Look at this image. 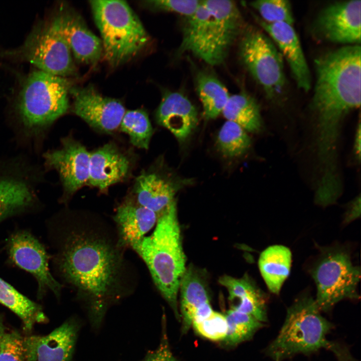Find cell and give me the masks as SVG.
I'll return each instance as SVG.
<instances>
[{"label":"cell","mask_w":361,"mask_h":361,"mask_svg":"<svg viewBox=\"0 0 361 361\" xmlns=\"http://www.w3.org/2000/svg\"><path fill=\"white\" fill-rule=\"evenodd\" d=\"M360 49L359 45H346L315 60L311 109L314 133L321 141L337 140L345 117L360 107Z\"/></svg>","instance_id":"7a4b0ae2"},{"label":"cell","mask_w":361,"mask_h":361,"mask_svg":"<svg viewBox=\"0 0 361 361\" xmlns=\"http://www.w3.org/2000/svg\"><path fill=\"white\" fill-rule=\"evenodd\" d=\"M129 168L128 158L112 143H108L90 153L88 182L104 190L122 180Z\"/></svg>","instance_id":"ffe728a7"},{"label":"cell","mask_w":361,"mask_h":361,"mask_svg":"<svg viewBox=\"0 0 361 361\" xmlns=\"http://www.w3.org/2000/svg\"><path fill=\"white\" fill-rule=\"evenodd\" d=\"M192 326L200 335L212 341H223L227 334L225 315L214 311L208 318Z\"/></svg>","instance_id":"836d02e7"},{"label":"cell","mask_w":361,"mask_h":361,"mask_svg":"<svg viewBox=\"0 0 361 361\" xmlns=\"http://www.w3.org/2000/svg\"><path fill=\"white\" fill-rule=\"evenodd\" d=\"M210 11L204 40L196 57L212 66L220 65L227 58L237 38L244 32L241 13L231 1L207 0Z\"/></svg>","instance_id":"30bf717a"},{"label":"cell","mask_w":361,"mask_h":361,"mask_svg":"<svg viewBox=\"0 0 361 361\" xmlns=\"http://www.w3.org/2000/svg\"><path fill=\"white\" fill-rule=\"evenodd\" d=\"M79 328L70 318L46 335L26 336L29 361H71Z\"/></svg>","instance_id":"2e32d148"},{"label":"cell","mask_w":361,"mask_h":361,"mask_svg":"<svg viewBox=\"0 0 361 361\" xmlns=\"http://www.w3.org/2000/svg\"><path fill=\"white\" fill-rule=\"evenodd\" d=\"M196 84L205 118H216L222 113L230 97L227 88L217 77L202 71L196 75Z\"/></svg>","instance_id":"83f0119b"},{"label":"cell","mask_w":361,"mask_h":361,"mask_svg":"<svg viewBox=\"0 0 361 361\" xmlns=\"http://www.w3.org/2000/svg\"><path fill=\"white\" fill-rule=\"evenodd\" d=\"M0 303L15 313L24 328L31 332L34 325L48 320L42 306L22 294L0 277Z\"/></svg>","instance_id":"484cf974"},{"label":"cell","mask_w":361,"mask_h":361,"mask_svg":"<svg viewBox=\"0 0 361 361\" xmlns=\"http://www.w3.org/2000/svg\"><path fill=\"white\" fill-rule=\"evenodd\" d=\"M201 2L199 0H152L144 1L143 5L151 10L174 13L186 18L195 13Z\"/></svg>","instance_id":"e575fe53"},{"label":"cell","mask_w":361,"mask_h":361,"mask_svg":"<svg viewBox=\"0 0 361 361\" xmlns=\"http://www.w3.org/2000/svg\"><path fill=\"white\" fill-rule=\"evenodd\" d=\"M90 5L101 36L103 54L110 65L124 63L146 45L148 35L125 1H91Z\"/></svg>","instance_id":"8992f818"},{"label":"cell","mask_w":361,"mask_h":361,"mask_svg":"<svg viewBox=\"0 0 361 361\" xmlns=\"http://www.w3.org/2000/svg\"><path fill=\"white\" fill-rule=\"evenodd\" d=\"M131 248L144 261L157 289L179 319L177 300L186 261L175 201L159 217L152 234Z\"/></svg>","instance_id":"3957f363"},{"label":"cell","mask_w":361,"mask_h":361,"mask_svg":"<svg viewBox=\"0 0 361 361\" xmlns=\"http://www.w3.org/2000/svg\"><path fill=\"white\" fill-rule=\"evenodd\" d=\"M8 261L31 274L38 284L37 296L42 298L48 291L59 297L62 288L52 275L49 267L50 256L45 246L26 230L13 232L6 241Z\"/></svg>","instance_id":"8fae6325"},{"label":"cell","mask_w":361,"mask_h":361,"mask_svg":"<svg viewBox=\"0 0 361 361\" xmlns=\"http://www.w3.org/2000/svg\"><path fill=\"white\" fill-rule=\"evenodd\" d=\"M179 290L182 331L186 333L192 325L193 317L196 310L203 304L210 301L205 280L201 273L193 267L186 269Z\"/></svg>","instance_id":"cb8c5ba5"},{"label":"cell","mask_w":361,"mask_h":361,"mask_svg":"<svg viewBox=\"0 0 361 361\" xmlns=\"http://www.w3.org/2000/svg\"><path fill=\"white\" fill-rule=\"evenodd\" d=\"M361 1H340L323 8L314 20L312 32L317 39L347 45L360 44Z\"/></svg>","instance_id":"7c38bea8"},{"label":"cell","mask_w":361,"mask_h":361,"mask_svg":"<svg viewBox=\"0 0 361 361\" xmlns=\"http://www.w3.org/2000/svg\"><path fill=\"white\" fill-rule=\"evenodd\" d=\"M184 184L175 182L154 172H143L136 179V203L159 217L175 201L174 196Z\"/></svg>","instance_id":"44dd1931"},{"label":"cell","mask_w":361,"mask_h":361,"mask_svg":"<svg viewBox=\"0 0 361 361\" xmlns=\"http://www.w3.org/2000/svg\"><path fill=\"white\" fill-rule=\"evenodd\" d=\"M354 152L356 159L360 161V124H358L354 142Z\"/></svg>","instance_id":"f35d334b"},{"label":"cell","mask_w":361,"mask_h":361,"mask_svg":"<svg viewBox=\"0 0 361 361\" xmlns=\"http://www.w3.org/2000/svg\"><path fill=\"white\" fill-rule=\"evenodd\" d=\"M222 113L228 120L237 123L246 131L257 133L262 128L259 106L246 93L230 96Z\"/></svg>","instance_id":"4316f807"},{"label":"cell","mask_w":361,"mask_h":361,"mask_svg":"<svg viewBox=\"0 0 361 361\" xmlns=\"http://www.w3.org/2000/svg\"><path fill=\"white\" fill-rule=\"evenodd\" d=\"M249 5L257 11L261 20L268 24L285 23L293 25L294 19L291 5L287 0H259Z\"/></svg>","instance_id":"1f68e13d"},{"label":"cell","mask_w":361,"mask_h":361,"mask_svg":"<svg viewBox=\"0 0 361 361\" xmlns=\"http://www.w3.org/2000/svg\"><path fill=\"white\" fill-rule=\"evenodd\" d=\"M258 24L272 38L282 58L288 63L297 87L310 89L311 78L298 37L292 25L285 23L268 24L254 16Z\"/></svg>","instance_id":"e0dca14e"},{"label":"cell","mask_w":361,"mask_h":361,"mask_svg":"<svg viewBox=\"0 0 361 361\" xmlns=\"http://www.w3.org/2000/svg\"><path fill=\"white\" fill-rule=\"evenodd\" d=\"M71 86L64 77L41 70L24 82L16 104L17 127L27 138L39 137L69 108Z\"/></svg>","instance_id":"5b68a950"},{"label":"cell","mask_w":361,"mask_h":361,"mask_svg":"<svg viewBox=\"0 0 361 361\" xmlns=\"http://www.w3.org/2000/svg\"><path fill=\"white\" fill-rule=\"evenodd\" d=\"M219 282L228 290L230 301H237L232 309L263 323L267 321V297L248 277L236 278L225 275Z\"/></svg>","instance_id":"603a6c76"},{"label":"cell","mask_w":361,"mask_h":361,"mask_svg":"<svg viewBox=\"0 0 361 361\" xmlns=\"http://www.w3.org/2000/svg\"><path fill=\"white\" fill-rule=\"evenodd\" d=\"M360 215V196L354 199L351 202L345 214L344 222L350 223L357 219Z\"/></svg>","instance_id":"74e56055"},{"label":"cell","mask_w":361,"mask_h":361,"mask_svg":"<svg viewBox=\"0 0 361 361\" xmlns=\"http://www.w3.org/2000/svg\"><path fill=\"white\" fill-rule=\"evenodd\" d=\"M245 67L267 98L277 101L284 93L286 80L283 58L264 33L250 29L243 34L239 49Z\"/></svg>","instance_id":"9c48e42d"},{"label":"cell","mask_w":361,"mask_h":361,"mask_svg":"<svg viewBox=\"0 0 361 361\" xmlns=\"http://www.w3.org/2000/svg\"><path fill=\"white\" fill-rule=\"evenodd\" d=\"M159 217L136 203L127 201L119 206L113 217L119 241L125 248L140 241L156 224Z\"/></svg>","instance_id":"7402d4cb"},{"label":"cell","mask_w":361,"mask_h":361,"mask_svg":"<svg viewBox=\"0 0 361 361\" xmlns=\"http://www.w3.org/2000/svg\"><path fill=\"white\" fill-rule=\"evenodd\" d=\"M32 172L16 160L0 163V223L32 210L38 200Z\"/></svg>","instance_id":"4fadbf2b"},{"label":"cell","mask_w":361,"mask_h":361,"mask_svg":"<svg viewBox=\"0 0 361 361\" xmlns=\"http://www.w3.org/2000/svg\"><path fill=\"white\" fill-rule=\"evenodd\" d=\"M59 15L63 33L74 58L82 63L96 64L103 53L101 40L77 14L66 12Z\"/></svg>","instance_id":"d6986e66"},{"label":"cell","mask_w":361,"mask_h":361,"mask_svg":"<svg viewBox=\"0 0 361 361\" xmlns=\"http://www.w3.org/2000/svg\"><path fill=\"white\" fill-rule=\"evenodd\" d=\"M74 112L91 127L106 132L116 130L125 113L122 103L104 97L92 85L71 87Z\"/></svg>","instance_id":"5bb4252c"},{"label":"cell","mask_w":361,"mask_h":361,"mask_svg":"<svg viewBox=\"0 0 361 361\" xmlns=\"http://www.w3.org/2000/svg\"><path fill=\"white\" fill-rule=\"evenodd\" d=\"M49 229L50 259L57 275L85 300L92 323L98 325L109 303L123 290L125 247L96 221L55 219Z\"/></svg>","instance_id":"6da1fadb"},{"label":"cell","mask_w":361,"mask_h":361,"mask_svg":"<svg viewBox=\"0 0 361 361\" xmlns=\"http://www.w3.org/2000/svg\"><path fill=\"white\" fill-rule=\"evenodd\" d=\"M0 361H28L26 337L17 330L6 332L0 343Z\"/></svg>","instance_id":"d6a6232c"},{"label":"cell","mask_w":361,"mask_h":361,"mask_svg":"<svg viewBox=\"0 0 361 361\" xmlns=\"http://www.w3.org/2000/svg\"><path fill=\"white\" fill-rule=\"evenodd\" d=\"M155 116L158 123L167 128L180 142L190 136L198 122L196 108L178 92L164 94Z\"/></svg>","instance_id":"ac0fdd59"},{"label":"cell","mask_w":361,"mask_h":361,"mask_svg":"<svg viewBox=\"0 0 361 361\" xmlns=\"http://www.w3.org/2000/svg\"><path fill=\"white\" fill-rule=\"evenodd\" d=\"M90 154L84 146L71 137L63 138L60 148L44 153L46 165L55 169L59 175L64 189L63 200L88 182Z\"/></svg>","instance_id":"9a60e30c"},{"label":"cell","mask_w":361,"mask_h":361,"mask_svg":"<svg viewBox=\"0 0 361 361\" xmlns=\"http://www.w3.org/2000/svg\"><path fill=\"white\" fill-rule=\"evenodd\" d=\"M5 327L4 323V319L3 316L0 314V343L3 336L5 333Z\"/></svg>","instance_id":"ab89813d"},{"label":"cell","mask_w":361,"mask_h":361,"mask_svg":"<svg viewBox=\"0 0 361 361\" xmlns=\"http://www.w3.org/2000/svg\"><path fill=\"white\" fill-rule=\"evenodd\" d=\"M292 254L286 246L275 245L268 247L260 254L258 266L269 290L275 294L280 293L288 277L291 266Z\"/></svg>","instance_id":"d4e9b609"},{"label":"cell","mask_w":361,"mask_h":361,"mask_svg":"<svg viewBox=\"0 0 361 361\" xmlns=\"http://www.w3.org/2000/svg\"><path fill=\"white\" fill-rule=\"evenodd\" d=\"M120 130L127 133L135 146L147 149L153 129L147 113L143 110H129L124 113Z\"/></svg>","instance_id":"4dcf8cb0"},{"label":"cell","mask_w":361,"mask_h":361,"mask_svg":"<svg viewBox=\"0 0 361 361\" xmlns=\"http://www.w3.org/2000/svg\"><path fill=\"white\" fill-rule=\"evenodd\" d=\"M228 331L223 340L227 345H234L250 339L264 326V323L253 316L231 308L225 314Z\"/></svg>","instance_id":"f546056e"},{"label":"cell","mask_w":361,"mask_h":361,"mask_svg":"<svg viewBox=\"0 0 361 361\" xmlns=\"http://www.w3.org/2000/svg\"><path fill=\"white\" fill-rule=\"evenodd\" d=\"M17 53L39 70L50 74L64 78L76 74L60 15L34 28Z\"/></svg>","instance_id":"ba28073f"},{"label":"cell","mask_w":361,"mask_h":361,"mask_svg":"<svg viewBox=\"0 0 361 361\" xmlns=\"http://www.w3.org/2000/svg\"><path fill=\"white\" fill-rule=\"evenodd\" d=\"M217 144L224 156L234 157L246 153L250 147L251 141L246 131L240 125L227 120L219 132Z\"/></svg>","instance_id":"f1b7e54d"},{"label":"cell","mask_w":361,"mask_h":361,"mask_svg":"<svg viewBox=\"0 0 361 361\" xmlns=\"http://www.w3.org/2000/svg\"><path fill=\"white\" fill-rule=\"evenodd\" d=\"M333 328V324L322 315L315 299L303 294L287 309L284 323L266 353L275 361H282L324 348L332 351L338 361H354L347 348L327 338Z\"/></svg>","instance_id":"277c9868"},{"label":"cell","mask_w":361,"mask_h":361,"mask_svg":"<svg viewBox=\"0 0 361 361\" xmlns=\"http://www.w3.org/2000/svg\"><path fill=\"white\" fill-rule=\"evenodd\" d=\"M213 311L210 302L203 304L195 312L193 317L192 325L202 322L208 318Z\"/></svg>","instance_id":"8d00e7d4"},{"label":"cell","mask_w":361,"mask_h":361,"mask_svg":"<svg viewBox=\"0 0 361 361\" xmlns=\"http://www.w3.org/2000/svg\"><path fill=\"white\" fill-rule=\"evenodd\" d=\"M165 317H162L160 341L158 347L148 351L142 361H177L170 349L166 330Z\"/></svg>","instance_id":"d590c367"},{"label":"cell","mask_w":361,"mask_h":361,"mask_svg":"<svg viewBox=\"0 0 361 361\" xmlns=\"http://www.w3.org/2000/svg\"><path fill=\"white\" fill-rule=\"evenodd\" d=\"M310 274L316 286L315 302L321 311L327 312L344 299L359 298L357 287L360 268L354 266L344 249L325 248L314 262Z\"/></svg>","instance_id":"52a82bcc"}]
</instances>
